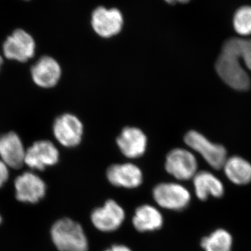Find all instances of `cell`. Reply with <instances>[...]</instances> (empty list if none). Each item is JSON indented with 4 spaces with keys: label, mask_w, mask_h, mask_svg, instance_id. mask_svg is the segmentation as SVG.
<instances>
[{
    "label": "cell",
    "mask_w": 251,
    "mask_h": 251,
    "mask_svg": "<svg viewBox=\"0 0 251 251\" xmlns=\"http://www.w3.org/2000/svg\"><path fill=\"white\" fill-rule=\"evenodd\" d=\"M216 70L219 77L231 88L238 91H247L250 88V77L243 68L229 39L223 46L216 61Z\"/></svg>",
    "instance_id": "cell-1"
},
{
    "label": "cell",
    "mask_w": 251,
    "mask_h": 251,
    "mask_svg": "<svg viewBox=\"0 0 251 251\" xmlns=\"http://www.w3.org/2000/svg\"><path fill=\"white\" fill-rule=\"evenodd\" d=\"M51 239L59 251H89V242L83 227L74 220L64 218L56 221Z\"/></svg>",
    "instance_id": "cell-2"
},
{
    "label": "cell",
    "mask_w": 251,
    "mask_h": 251,
    "mask_svg": "<svg viewBox=\"0 0 251 251\" xmlns=\"http://www.w3.org/2000/svg\"><path fill=\"white\" fill-rule=\"evenodd\" d=\"M153 201L163 209L180 211L188 207L191 201V193L182 184L163 182L153 188Z\"/></svg>",
    "instance_id": "cell-3"
},
{
    "label": "cell",
    "mask_w": 251,
    "mask_h": 251,
    "mask_svg": "<svg viewBox=\"0 0 251 251\" xmlns=\"http://www.w3.org/2000/svg\"><path fill=\"white\" fill-rule=\"evenodd\" d=\"M184 142L189 148L202 156L206 163L216 170L222 169L227 160V151L222 145L211 143L202 133L190 130L184 137Z\"/></svg>",
    "instance_id": "cell-4"
},
{
    "label": "cell",
    "mask_w": 251,
    "mask_h": 251,
    "mask_svg": "<svg viewBox=\"0 0 251 251\" xmlns=\"http://www.w3.org/2000/svg\"><path fill=\"white\" fill-rule=\"evenodd\" d=\"M126 212L117 201L110 199L103 205L96 208L91 213L90 220L96 229L102 232H115L122 227Z\"/></svg>",
    "instance_id": "cell-5"
},
{
    "label": "cell",
    "mask_w": 251,
    "mask_h": 251,
    "mask_svg": "<svg viewBox=\"0 0 251 251\" xmlns=\"http://www.w3.org/2000/svg\"><path fill=\"white\" fill-rule=\"evenodd\" d=\"M198 161L191 151L182 148L171 150L166 156L165 169L179 181L193 179L198 173Z\"/></svg>",
    "instance_id": "cell-6"
},
{
    "label": "cell",
    "mask_w": 251,
    "mask_h": 251,
    "mask_svg": "<svg viewBox=\"0 0 251 251\" xmlns=\"http://www.w3.org/2000/svg\"><path fill=\"white\" fill-rule=\"evenodd\" d=\"M35 42L30 34L23 29H16L5 41L3 52L11 60L25 62L35 53Z\"/></svg>",
    "instance_id": "cell-7"
},
{
    "label": "cell",
    "mask_w": 251,
    "mask_h": 251,
    "mask_svg": "<svg viewBox=\"0 0 251 251\" xmlns=\"http://www.w3.org/2000/svg\"><path fill=\"white\" fill-rule=\"evenodd\" d=\"M54 138L66 148H74L80 144L83 134V125L72 114H64L56 119L53 125Z\"/></svg>",
    "instance_id": "cell-8"
},
{
    "label": "cell",
    "mask_w": 251,
    "mask_h": 251,
    "mask_svg": "<svg viewBox=\"0 0 251 251\" xmlns=\"http://www.w3.org/2000/svg\"><path fill=\"white\" fill-rule=\"evenodd\" d=\"M59 158L58 150L52 142L39 140L26 150L25 164L31 169L44 171L47 167L55 165Z\"/></svg>",
    "instance_id": "cell-9"
},
{
    "label": "cell",
    "mask_w": 251,
    "mask_h": 251,
    "mask_svg": "<svg viewBox=\"0 0 251 251\" xmlns=\"http://www.w3.org/2000/svg\"><path fill=\"white\" fill-rule=\"evenodd\" d=\"M106 176L112 186L126 189L138 188L143 181L141 169L131 163L112 165L107 170Z\"/></svg>",
    "instance_id": "cell-10"
},
{
    "label": "cell",
    "mask_w": 251,
    "mask_h": 251,
    "mask_svg": "<svg viewBox=\"0 0 251 251\" xmlns=\"http://www.w3.org/2000/svg\"><path fill=\"white\" fill-rule=\"evenodd\" d=\"M16 198L22 202L34 204L45 196L46 185L41 177L32 173H25L15 179Z\"/></svg>",
    "instance_id": "cell-11"
},
{
    "label": "cell",
    "mask_w": 251,
    "mask_h": 251,
    "mask_svg": "<svg viewBox=\"0 0 251 251\" xmlns=\"http://www.w3.org/2000/svg\"><path fill=\"white\" fill-rule=\"evenodd\" d=\"M123 22L121 12L116 9L99 7L92 14V27L101 37L110 38L117 35L122 30Z\"/></svg>",
    "instance_id": "cell-12"
},
{
    "label": "cell",
    "mask_w": 251,
    "mask_h": 251,
    "mask_svg": "<svg viewBox=\"0 0 251 251\" xmlns=\"http://www.w3.org/2000/svg\"><path fill=\"white\" fill-rule=\"evenodd\" d=\"M26 150L17 133L0 135V158L9 168L19 169L25 163Z\"/></svg>",
    "instance_id": "cell-13"
},
{
    "label": "cell",
    "mask_w": 251,
    "mask_h": 251,
    "mask_svg": "<svg viewBox=\"0 0 251 251\" xmlns=\"http://www.w3.org/2000/svg\"><path fill=\"white\" fill-rule=\"evenodd\" d=\"M31 75L36 85L42 88H51L59 82L62 69L55 59L44 56L31 67Z\"/></svg>",
    "instance_id": "cell-14"
},
{
    "label": "cell",
    "mask_w": 251,
    "mask_h": 251,
    "mask_svg": "<svg viewBox=\"0 0 251 251\" xmlns=\"http://www.w3.org/2000/svg\"><path fill=\"white\" fill-rule=\"evenodd\" d=\"M117 143L124 156L133 159L143 156L148 139L140 128L126 127L117 138Z\"/></svg>",
    "instance_id": "cell-15"
},
{
    "label": "cell",
    "mask_w": 251,
    "mask_h": 251,
    "mask_svg": "<svg viewBox=\"0 0 251 251\" xmlns=\"http://www.w3.org/2000/svg\"><path fill=\"white\" fill-rule=\"evenodd\" d=\"M163 214L156 206L145 204L135 209L132 218V224L138 232H154L163 227Z\"/></svg>",
    "instance_id": "cell-16"
},
{
    "label": "cell",
    "mask_w": 251,
    "mask_h": 251,
    "mask_svg": "<svg viewBox=\"0 0 251 251\" xmlns=\"http://www.w3.org/2000/svg\"><path fill=\"white\" fill-rule=\"evenodd\" d=\"M193 183L196 196L201 201H206L209 196L221 198L224 196V184L210 172H198L193 178Z\"/></svg>",
    "instance_id": "cell-17"
},
{
    "label": "cell",
    "mask_w": 251,
    "mask_h": 251,
    "mask_svg": "<svg viewBox=\"0 0 251 251\" xmlns=\"http://www.w3.org/2000/svg\"><path fill=\"white\" fill-rule=\"evenodd\" d=\"M227 179L237 185H246L251 181V164L241 156L227 158L224 168Z\"/></svg>",
    "instance_id": "cell-18"
},
{
    "label": "cell",
    "mask_w": 251,
    "mask_h": 251,
    "mask_svg": "<svg viewBox=\"0 0 251 251\" xmlns=\"http://www.w3.org/2000/svg\"><path fill=\"white\" fill-rule=\"evenodd\" d=\"M232 246V236L224 229H216L201 240V247L204 251H231Z\"/></svg>",
    "instance_id": "cell-19"
},
{
    "label": "cell",
    "mask_w": 251,
    "mask_h": 251,
    "mask_svg": "<svg viewBox=\"0 0 251 251\" xmlns=\"http://www.w3.org/2000/svg\"><path fill=\"white\" fill-rule=\"evenodd\" d=\"M234 29L241 36L251 34V6H244L237 10L234 16Z\"/></svg>",
    "instance_id": "cell-20"
},
{
    "label": "cell",
    "mask_w": 251,
    "mask_h": 251,
    "mask_svg": "<svg viewBox=\"0 0 251 251\" xmlns=\"http://www.w3.org/2000/svg\"><path fill=\"white\" fill-rule=\"evenodd\" d=\"M231 41L239 58L251 72V39L232 38Z\"/></svg>",
    "instance_id": "cell-21"
},
{
    "label": "cell",
    "mask_w": 251,
    "mask_h": 251,
    "mask_svg": "<svg viewBox=\"0 0 251 251\" xmlns=\"http://www.w3.org/2000/svg\"><path fill=\"white\" fill-rule=\"evenodd\" d=\"M9 176V167L0 159V188L7 181Z\"/></svg>",
    "instance_id": "cell-22"
},
{
    "label": "cell",
    "mask_w": 251,
    "mask_h": 251,
    "mask_svg": "<svg viewBox=\"0 0 251 251\" xmlns=\"http://www.w3.org/2000/svg\"><path fill=\"white\" fill-rule=\"evenodd\" d=\"M104 251H133L129 247L123 244H115L112 247L105 249Z\"/></svg>",
    "instance_id": "cell-23"
},
{
    "label": "cell",
    "mask_w": 251,
    "mask_h": 251,
    "mask_svg": "<svg viewBox=\"0 0 251 251\" xmlns=\"http://www.w3.org/2000/svg\"><path fill=\"white\" fill-rule=\"evenodd\" d=\"M176 1H179V2L181 3H186L188 2V1H190V0H176Z\"/></svg>",
    "instance_id": "cell-24"
},
{
    "label": "cell",
    "mask_w": 251,
    "mask_h": 251,
    "mask_svg": "<svg viewBox=\"0 0 251 251\" xmlns=\"http://www.w3.org/2000/svg\"><path fill=\"white\" fill-rule=\"evenodd\" d=\"M3 63V59L1 58V56H0V68H1V64H2Z\"/></svg>",
    "instance_id": "cell-25"
},
{
    "label": "cell",
    "mask_w": 251,
    "mask_h": 251,
    "mask_svg": "<svg viewBox=\"0 0 251 251\" xmlns=\"http://www.w3.org/2000/svg\"><path fill=\"white\" fill-rule=\"evenodd\" d=\"M1 216H0V224H1Z\"/></svg>",
    "instance_id": "cell-26"
}]
</instances>
